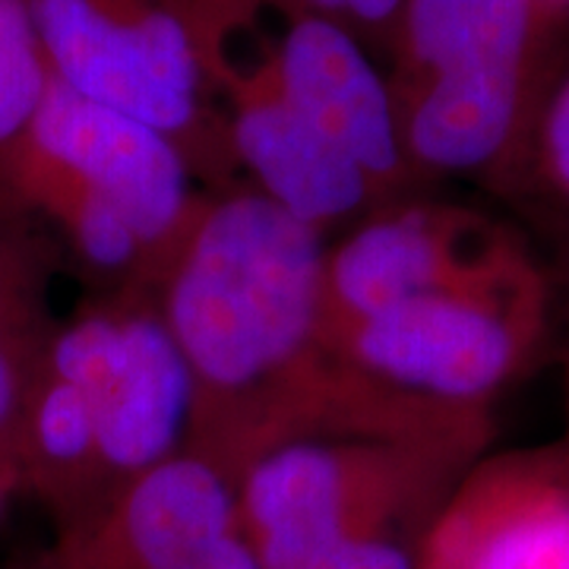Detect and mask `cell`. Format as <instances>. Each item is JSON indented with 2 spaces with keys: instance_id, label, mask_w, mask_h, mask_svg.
<instances>
[{
  "instance_id": "2e32d148",
  "label": "cell",
  "mask_w": 569,
  "mask_h": 569,
  "mask_svg": "<svg viewBox=\"0 0 569 569\" xmlns=\"http://www.w3.org/2000/svg\"><path fill=\"white\" fill-rule=\"evenodd\" d=\"M538 149L548 178L569 197V80L553 92V99L538 118Z\"/></svg>"
},
{
  "instance_id": "5b68a950",
  "label": "cell",
  "mask_w": 569,
  "mask_h": 569,
  "mask_svg": "<svg viewBox=\"0 0 569 569\" xmlns=\"http://www.w3.org/2000/svg\"><path fill=\"white\" fill-rule=\"evenodd\" d=\"M548 326V284L526 263L500 279L380 310L332 351L387 387L447 406L490 408L522 373Z\"/></svg>"
},
{
  "instance_id": "3957f363",
  "label": "cell",
  "mask_w": 569,
  "mask_h": 569,
  "mask_svg": "<svg viewBox=\"0 0 569 569\" xmlns=\"http://www.w3.org/2000/svg\"><path fill=\"white\" fill-rule=\"evenodd\" d=\"M545 0H406L389 86L411 168L475 174L509 162L531 133Z\"/></svg>"
},
{
  "instance_id": "ba28073f",
  "label": "cell",
  "mask_w": 569,
  "mask_h": 569,
  "mask_svg": "<svg viewBox=\"0 0 569 569\" xmlns=\"http://www.w3.org/2000/svg\"><path fill=\"white\" fill-rule=\"evenodd\" d=\"M531 263L522 244L497 224L459 206L402 200L367 219L323 257L320 326L326 346L389 307L500 279Z\"/></svg>"
},
{
  "instance_id": "277c9868",
  "label": "cell",
  "mask_w": 569,
  "mask_h": 569,
  "mask_svg": "<svg viewBox=\"0 0 569 569\" xmlns=\"http://www.w3.org/2000/svg\"><path fill=\"white\" fill-rule=\"evenodd\" d=\"M51 77L162 130L209 193L238 164L200 41L164 0H29ZM219 99V96H216Z\"/></svg>"
},
{
  "instance_id": "5bb4252c",
  "label": "cell",
  "mask_w": 569,
  "mask_h": 569,
  "mask_svg": "<svg viewBox=\"0 0 569 569\" xmlns=\"http://www.w3.org/2000/svg\"><path fill=\"white\" fill-rule=\"evenodd\" d=\"M51 80L32 3L0 0V149L32 121Z\"/></svg>"
},
{
  "instance_id": "d6986e66",
  "label": "cell",
  "mask_w": 569,
  "mask_h": 569,
  "mask_svg": "<svg viewBox=\"0 0 569 569\" xmlns=\"http://www.w3.org/2000/svg\"><path fill=\"white\" fill-rule=\"evenodd\" d=\"M288 10H310V13H323L329 20L339 22L342 0H282Z\"/></svg>"
},
{
  "instance_id": "ffe728a7",
  "label": "cell",
  "mask_w": 569,
  "mask_h": 569,
  "mask_svg": "<svg viewBox=\"0 0 569 569\" xmlns=\"http://www.w3.org/2000/svg\"><path fill=\"white\" fill-rule=\"evenodd\" d=\"M545 3L553 10V7H563V3H569V0H545Z\"/></svg>"
},
{
  "instance_id": "7a4b0ae2",
  "label": "cell",
  "mask_w": 569,
  "mask_h": 569,
  "mask_svg": "<svg viewBox=\"0 0 569 569\" xmlns=\"http://www.w3.org/2000/svg\"><path fill=\"white\" fill-rule=\"evenodd\" d=\"M493 433L301 440L234 485L260 569H418L427 535Z\"/></svg>"
},
{
  "instance_id": "4fadbf2b",
  "label": "cell",
  "mask_w": 569,
  "mask_h": 569,
  "mask_svg": "<svg viewBox=\"0 0 569 569\" xmlns=\"http://www.w3.org/2000/svg\"><path fill=\"white\" fill-rule=\"evenodd\" d=\"M63 266L58 241L0 197V456L10 468L22 396L61 323L54 279Z\"/></svg>"
},
{
  "instance_id": "8992f818",
  "label": "cell",
  "mask_w": 569,
  "mask_h": 569,
  "mask_svg": "<svg viewBox=\"0 0 569 569\" xmlns=\"http://www.w3.org/2000/svg\"><path fill=\"white\" fill-rule=\"evenodd\" d=\"M44 358L89 399L111 500L187 452L193 383L156 295L99 291L61 317Z\"/></svg>"
},
{
  "instance_id": "7c38bea8",
  "label": "cell",
  "mask_w": 569,
  "mask_h": 569,
  "mask_svg": "<svg viewBox=\"0 0 569 569\" xmlns=\"http://www.w3.org/2000/svg\"><path fill=\"white\" fill-rule=\"evenodd\" d=\"M418 569H569V447L481 459Z\"/></svg>"
},
{
  "instance_id": "8fae6325",
  "label": "cell",
  "mask_w": 569,
  "mask_h": 569,
  "mask_svg": "<svg viewBox=\"0 0 569 569\" xmlns=\"http://www.w3.org/2000/svg\"><path fill=\"white\" fill-rule=\"evenodd\" d=\"M212 82L238 174L269 203L320 234L380 206L361 168L288 102L269 54L224 61Z\"/></svg>"
},
{
  "instance_id": "6da1fadb",
  "label": "cell",
  "mask_w": 569,
  "mask_h": 569,
  "mask_svg": "<svg viewBox=\"0 0 569 569\" xmlns=\"http://www.w3.org/2000/svg\"><path fill=\"white\" fill-rule=\"evenodd\" d=\"M323 257L326 234L234 183L206 193L156 288L193 383L187 452L231 488L301 440L493 433L490 408L399 392L326 346Z\"/></svg>"
},
{
  "instance_id": "e0dca14e",
  "label": "cell",
  "mask_w": 569,
  "mask_h": 569,
  "mask_svg": "<svg viewBox=\"0 0 569 569\" xmlns=\"http://www.w3.org/2000/svg\"><path fill=\"white\" fill-rule=\"evenodd\" d=\"M402 7H406V0H342L339 22L351 29L365 44H377V48L389 51Z\"/></svg>"
},
{
  "instance_id": "9a60e30c",
  "label": "cell",
  "mask_w": 569,
  "mask_h": 569,
  "mask_svg": "<svg viewBox=\"0 0 569 569\" xmlns=\"http://www.w3.org/2000/svg\"><path fill=\"white\" fill-rule=\"evenodd\" d=\"M181 13L193 36L200 41L206 63L216 61L219 51L244 26L257 7V0H164Z\"/></svg>"
},
{
  "instance_id": "ac0fdd59",
  "label": "cell",
  "mask_w": 569,
  "mask_h": 569,
  "mask_svg": "<svg viewBox=\"0 0 569 569\" xmlns=\"http://www.w3.org/2000/svg\"><path fill=\"white\" fill-rule=\"evenodd\" d=\"M13 497H20V485H17V471L10 468V462L0 456V516L10 509Z\"/></svg>"
},
{
  "instance_id": "44dd1931",
  "label": "cell",
  "mask_w": 569,
  "mask_h": 569,
  "mask_svg": "<svg viewBox=\"0 0 569 569\" xmlns=\"http://www.w3.org/2000/svg\"><path fill=\"white\" fill-rule=\"evenodd\" d=\"M567 415H569V373H567Z\"/></svg>"
},
{
  "instance_id": "52a82bcc",
  "label": "cell",
  "mask_w": 569,
  "mask_h": 569,
  "mask_svg": "<svg viewBox=\"0 0 569 569\" xmlns=\"http://www.w3.org/2000/svg\"><path fill=\"white\" fill-rule=\"evenodd\" d=\"M0 156L111 206L146 250L152 295L209 193L162 130L86 99L58 77Z\"/></svg>"
},
{
  "instance_id": "9c48e42d",
  "label": "cell",
  "mask_w": 569,
  "mask_h": 569,
  "mask_svg": "<svg viewBox=\"0 0 569 569\" xmlns=\"http://www.w3.org/2000/svg\"><path fill=\"white\" fill-rule=\"evenodd\" d=\"M13 569H260L247 548L234 488L183 452L104 507L51 529Z\"/></svg>"
},
{
  "instance_id": "30bf717a",
  "label": "cell",
  "mask_w": 569,
  "mask_h": 569,
  "mask_svg": "<svg viewBox=\"0 0 569 569\" xmlns=\"http://www.w3.org/2000/svg\"><path fill=\"white\" fill-rule=\"evenodd\" d=\"M266 54L288 102L361 168L377 203H402L418 193L421 174L402 146L389 77L351 29L323 13L288 10Z\"/></svg>"
}]
</instances>
